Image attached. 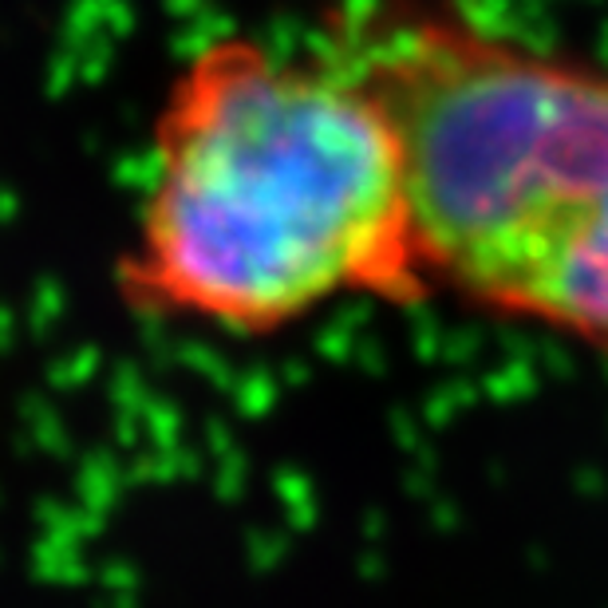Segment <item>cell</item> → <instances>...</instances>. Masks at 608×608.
<instances>
[{"instance_id": "6da1fadb", "label": "cell", "mask_w": 608, "mask_h": 608, "mask_svg": "<svg viewBox=\"0 0 608 608\" xmlns=\"http://www.w3.org/2000/svg\"><path fill=\"white\" fill-rule=\"evenodd\" d=\"M130 313L273 337L328 304L431 293L395 127L316 43H202L163 96L135 238Z\"/></svg>"}, {"instance_id": "7a4b0ae2", "label": "cell", "mask_w": 608, "mask_h": 608, "mask_svg": "<svg viewBox=\"0 0 608 608\" xmlns=\"http://www.w3.org/2000/svg\"><path fill=\"white\" fill-rule=\"evenodd\" d=\"M313 43L395 127L431 289L608 359V67L451 0H340Z\"/></svg>"}]
</instances>
